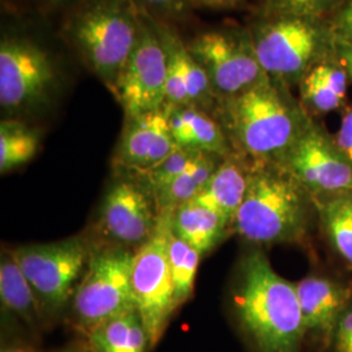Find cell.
I'll list each match as a JSON object with an SVG mask.
<instances>
[{"label": "cell", "instance_id": "cell-1", "mask_svg": "<svg viewBox=\"0 0 352 352\" xmlns=\"http://www.w3.org/2000/svg\"><path fill=\"white\" fill-rule=\"evenodd\" d=\"M212 113L234 154L248 164H279L311 118L291 89L270 78L217 101Z\"/></svg>", "mask_w": 352, "mask_h": 352}, {"label": "cell", "instance_id": "cell-2", "mask_svg": "<svg viewBox=\"0 0 352 352\" xmlns=\"http://www.w3.org/2000/svg\"><path fill=\"white\" fill-rule=\"evenodd\" d=\"M234 308L256 351L302 352L305 333L295 283L280 277L261 251L240 264Z\"/></svg>", "mask_w": 352, "mask_h": 352}, {"label": "cell", "instance_id": "cell-3", "mask_svg": "<svg viewBox=\"0 0 352 352\" xmlns=\"http://www.w3.org/2000/svg\"><path fill=\"white\" fill-rule=\"evenodd\" d=\"M316 210L302 184L276 164H250L248 186L234 231L256 245L299 244L307 239Z\"/></svg>", "mask_w": 352, "mask_h": 352}, {"label": "cell", "instance_id": "cell-4", "mask_svg": "<svg viewBox=\"0 0 352 352\" xmlns=\"http://www.w3.org/2000/svg\"><path fill=\"white\" fill-rule=\"evenodd\" d=\"M64 14L60 37L111 91L138 41L139 6L133 0H82Z\"/></svg>", "mask_w": 352, "mask_h": 352}, {"label": "cell", "instance_id": "cell-5", "mask_svg": "<svg viewBox=\"0 0 352 352\" xmlns=\"http://www.w3.org/2000/svg\"><path fill=\"white\" fill-rule=\"evenodd\" d=\"M248 28L265 74L289 89L298 88L317 64L337 56L327 19L258 12Z\"/></svg>", "mask_w": 352, "mask_h": 352}, {"label": "cell", "instance_id": "cell-6", "mask_svg": "<svg viewBox=\"0 0 352 352\" xmlns=\"http://www.w3.org/2000/svg\"><path fill=\"white\" fill-rule=\"evenodd\" d=\"M56 54L24 32H3L0 41V106L6 119L46 111L65 87Z\"/></svg>", "mask_w": 352, "mask_h": 352}, {"label": "cell", "instance_id": "cell-7", "mask_svg": "<svg viewBox=\"0 0 352 352\" xmlns=\"http://www.w3.org/2000/svg\"><path fill=\"white\" fill-rule=\"evenodd\" d=\"M133 261L135 252L122 245L93 250L72 302L76 327L84 334L113 317L136 309Z\"/></svg>", "mask_w": 352, "mask_h": 352}, {"label": "cell", "instance_id": "cell-8", "mask_svg": "<svg viewBox=\"0 0 352 352\" xmlns=\"http://www.w3.org/2000/svg\"><path fill=\"white\" fill-rule=\"evenodd\" d=\"M186 45L208 76L217 101L239 96L269 78L248 26H215L186 41Z\"/></svg>", "mask_w": 352, "mask_h": 352}, {"label": "cell", "instance_id": "cell-9", "mask_svg": "<svg viewBox=\"0 0 352 352\" xmlns=\"http://www.w3.org/2000/svg\"><path fill=\"white\" fill-rule=\"evenodd\" d=\"M170 213H160L149 239L135 251L132 287L136 309L146 329L151 350L162 338L176 311L175 289L168 266Z\"/></svg>", "mask_w": 352, "mask_h": 352}, {"label": "cell", "instance_id": "cell-10", "mask_svg": "<svg viewBox=\"0 0 352 352\" xmlns=\"http://www.w3.org/2000/svg\"><path fill=\"white\" fill-rule=\"evenodd\" d=\"M88 239L74 236L47 244L24 245L12 252L42 308L58 312L75 294L91 252Z\"/></svg>", "mask_w": 352, "mask_h": 352}, {"label": "cell", "instance_id": "cell-11", "mask_svg": "<svg viewBox=\"0 0 352 352\" xmlns=\"http://www.w3.org/2000/svg\"><path fill=\"white\" fill-rule=\"evenodd\" d=\"M124 116L160 111L166 100V55L154 19L141 11L135 47L111 90Z\"/></svg>", "mask_w": 352, "mask_h": 352}, {"label": "cell", "instance_id": "cell-12", "mask_svg": "<svg viewBox=\"0 0 352 352\" xmlns=\"http://www.w3.org/2000/svg\"><path fill=\"white\" fill-rule=\"evenodd\" d=\"M277 164L294 176L312 197L352 189L351 161L312 116Z\"/></svg>", "mask_w": 352, "mask_h": 352}, {"label": "cell", "instance_id": "cell-13", "mask_svg": "<svg viewBox=\"0 0 352 352\" xmlns=\"http://www.w3.org/2000/svg\"><path fill=\"white\" fill-rule=\"evenodd\" d=\"M160 210L151 192L136 179L120 175L101 208L102 232L116 245L139 248L154 234Z\"/></svg>", "mask_w": 352, "mask_h": 352}, {"label": "cell", "instance_id": "cell-14", "mask_svg": "<svg viewBox=\"0 0 352 352\" xmlns=\"http://www.w3.org/2000/svg\"><path fill=\"white\" fill-rule=\"evenodd\" d=\"M166 55V100L164 109L196 106L213 113L217 98L201 65L189 52L186 41L171 24L154 19Z\"/></svg>", "mask_w": 352, "mask_h": 352}, {"label": "cell", "instance_id": "cell-15", "mask_svg": "<svg viewBox=\"0 0 352 352\" xmlns=\"http://www.w3.org/2000/svg\"><path fill=\"white\" fill-rule=\"evenodd\" d=\"M176 148L164 109L126 118L113 166L120 175H138L158 166Z\"/></svg>", "mask_w": 352, "mask_h": 352}, {"label": "cell", "instance_id": "cell-16", "mask_svg": "<svg viewBox=\"0 0 352 352\" xmlns=\"http://www.w3.org/2000/svg\"><path fill=\"white\" fill-rule=\"evenodd\" d=\"M305 342L327 351L340 314L352 298V283L327 276H307L295 283Z\"/></svg>", "mask_w": 352, "mask_h": 352}, {"label": "cell", "instance_id": "cell-17", "mask_svg": "<svg viewBox=\"0 0 352 352\" xmlns=\"http://www.w3.org/2000/svg\"><path fill=\"white\" fill-rule=\"evenodd\" d=\"M176 146L227 158L234 155L226 135L213 113L196 106L164 109Z\"/></svg>", "mask_w": 352, "mask_h": 352}, {"label": "cell", "instance_id": "cell-18", "mask_svg": "<svg viewBox=\"0 0 352 352\" xmlns=\"http://www.w3.org/2000/svg\"><path fill=\"white\" fill-rule=\"evenodd\" d=\"M349 74L338 58L317 64L299 84V101L312 118L343 110L347 104Z\"/></svg>", "mask_w": 352, "mask_h": 352}, {"label": "cell", "instance_id": "cell-19", "mask_svg": "<svg viewBox=\"0 0 352 352\" xmlns=\"http://www.w3.org/2000/svg\"><path fill=\"white\" fill-rule=\"evenodd\" d=\"M248 175V162L235 154L227 157L218 166L201 195L195 200L219 214L232 227L245 196Z\"/></svg>", "mask_w": 352, "mask_h": 352}, {"label": "cell", "instance_id": "cell-20", "mask_svg": "<svg viewBox=\"0 0 352 352\" xmlns=\"http://www.w3.org/2000/svg\"><path fill=\"white\" fill-rule=\"evenodd\" d=\"M170 226L175 236L201 254L212 251L226 238L228 231H234L219 214L196 200L170 213Z\"/></svg>", "mask_w": 352, "mask_h": 352}, {"label": "cell", "instance_id": "cell-21", "mask_svg": "<svg viewBox=\"0 0 352 352\" xmlns=\"http://www.w3.org/2000/svg\"><path fill=\"white\" fill-rule=\"evenodd\" d=\"M312 199L317 221L330 247L352 267V189Z\"/></svg>", "mask_w": 352, "mask_h": 352}, {"label": "cell", "instance_id": "cell-22", "mask_svg": "<svg viewBox=\"0 0 352 352\" xmlns=\"http://www.w3.org/2000/svg\"><path fill=\"white\" fill-rule=\"evenodd\" d=\"M90 352H146L149 337L138 309L116 316L85 334Z\"/></svg>", "mask_w": 352, "mask_h": 352}, {"label": "cell", "instance_id": "cell-23", "mask_svg": "<svg viewBox=\"0 0 352 352\" xmlns=\"http://www.w3.org/2000/svg\"><path fill=\"white\" fill-rule=\"evenodd\" d=\"M225 158L204 153L175 180L154 196L160 213H173L179 206L197 199Z\"/></svg>", "mask_w": 352, "mask_h": 352}, {"label": "cell", "instance_id": "cell-24", "mask_svg": "<svg viewBox=\"0 0 352 352\" xmlns=\"http://www.w3.org/2000/svg\"><path fill=\"white\" fill-rule=\"evenodd\" d=\"M0 296L3 305L28 322H34L41 304L12 252L1 254L0 264Z\"/></svg>", "mask_w": 352, "mask_h": 352}, {"label": "cell", "instance_id": "cell-25", "mask_svg": "<svg viewBox=\"0 0 352 352\" xmlns=\"http://www.w3.org/2000/svg\"><path fill=\"white\" fill-rule=\"evenodd\" d=\"M41 132L20 119H3L0 123V171L10 173L28 164L37 154Z\"/></svg>", "mask_w": 352, "mask_h": 352}, {"label": "cell", "instance_id": "cell-26", "mask_svg": "<svg viewBox=\"0 0 352 352\" xmlns=\"http://www.w3.org/2000/svg\"><path fill=\"white\" fill-rule=\"evenodd\" d=\"M201 256L200 252L196 251L184 240L179 239L173 234V231H170L168 266L175 289V304L177 308L192 296Z\"/></svg>", "mask_w": 352, "mask_h": 352}, {"label": "cell", "instance_id": "cell-27", "mask_svg": "<svg viewBox=\"0 0 352 352\" xmlns=\"http://www.w3.org/2000/svg\"><path fill=\"white\" fill-rule=\"evenodd\" d=\"M201 154H204L201 151L176 148L166 160L149 171L138 175L126 176L136 179L154 197L162 189L170 186L176 177L182 175L190 164H195Z\"/></svg>", "mask_w": 352, "mask_h": 352}, {"label": "cell", "instance_id": "cell-28", "mask_svg": "<svg viewBox=\"0 0 352 352\" xmlns=\"http://www.w3.org/2000/svg\"><path fill=\"white\" fill-rule=\"evenodd\" d=\"M343 0H264L260 13L329 19Z\"/></svg>", "mask_w": 352, "mask_h": 352}, {"label": "cell", "instance_id": "cell-29", "mask_svg": "<svg viewBox=\"0 0 352 352\" xmlns=\"http://www.w3.org/2000/svg\"><path fill=\"white\" fill-rule=\"evenodd\" d=\"M140 10L148 13L153 19L171 24L183 21L188 17L195 3L193 0H133Z\"/></svg>", "mask_w": 352, "mask_h": 352}, {"label": "cell", "instance_id": "cell-30", "mask_svg": "<svg viewBox=\"0 0 352 352\" xmlns=\"http://www.w3.org/2000/svg\"><path fill=\"white\" fill-rule=\"evenodd\" d=\"M327 351L352 352V298L334 327Z\"/></svg>", "mask_w": 352, "mask_h": 352}, {"label": "cell", "instance_id": "cell-31", "mask_svg": "<svg viewBox=\"0 0 352 352\" xmlns=\"http://www.w3.org/2000/svg\"><path fill=\"white\" fill-rule=\"evenodd\" d=\"M327 21L337 41L352 45V0H343Z\"/></svg>", "mask_w": 352, "mask_h": 352}, {"label": "cell", "instance_id": "cell-32", "mask_svg": "<svg viewBox=\"0 0 352 352\" xmlns=\"http://www.w3.org/2000/svg\"><path fill=\"white\" fill-rule=\"evenodd\" d=\"M337 146L352 162V106H346L342 110L340 128L333 135Z\"/></svg>", "mask_w": 352, "mask_h": 352}, {"label": "cell", "instance_id": "cell-33", "mask_svg": "<svg viewBox=\"0 0 352 352\" xmlns=\"http://www.w3.org/2000/svg\"><path fill=\"white\" fill-rule=\"evenodd\" d=\"M337 58L346 68L349 77L352 81V45L337 41Z\"/></svg>", "mask_w": 352, "mask_h": 352}, {"label": "cell", "instance_id": "cell-34", "mask_svg": "<svg viewBox=\"0 0 352 352\" xmlns=\"http://www.w3.org/2000/svg\"><path fill=\"white\" fill-rule=\"evenodd\" d=\"M39 4L43 7L52 10V11H60L67 13L71 11L77 4H80L82 0H37Z\"/></svg>", "mask_w": 352, "mask_h": 352}, {"label": "cell", "instance_id": "cell-35", "mask_svg": "<svg viewBox=\"0 0 352 352\" xmlns=\"http://www.w3.org/2000/svg\"><path fill=\"white\" fill-rule=\"evenodd\" d=\"M243 0H199L197 7H209L215 10H225V8H234L239 6Z\"/></svg>", "mask_w": 352, "mask_h": 352}, {"label": "cell", "instance_id": "cell-36", "mask_svg": "<svg viewBox=\"0 0 352 352\" xmlns=\"http://www.w3.org/2000/svg\"><path fill=\"white\" fill-rule=\"evenodd\" d=\"M8 352H25V351H23V350H13V351H8Z\"/></svg>", "mask_w": 352, "mask_h": 352}, {"label": "cell", "instance_id": "cell-37", "mask_svg": "<svg viewBox=\"0 0 352 352\" xmlns=\"http://www.w3.org/2000/svg\"><path fill=\"white\" fill-rule=\"evenodd\" d=\"M193 3H195V6L197 7V3H199V0H193Z\"/></svg>", "mask_w": 352, "mask_h": 352}, {"label": "cell", "instance_id": "cell-38", "mask_svg": "<svg viewBox=\"0 0 352 352\" xmlns=\"http://www.w3.org/2000/svg\"><path fill=\"white\" fill-rule=\"evenodd\" d=\"M65 352H72V351H65Z\"/></svg>", "mask_w": 352, "mask_h": 352}]
</instances>
